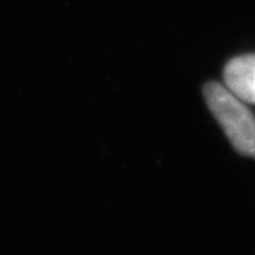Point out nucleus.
I'll use <instances>...</instances> for the list:
<instances>
[{
  "mask_svg": "<svg viewBox=\"0 0 255 255\" xmlns=\"http://www.w3.org/2000/svg\"><path fill=\"white\" fill-rule=\"evenodd\" d=\"M229 91L246 103L255 104V54L235 57L224 69Z\"/></svg>",
  "mask_w": 255,
  "mask_h": 255,
  "instance_id": "obj_2",
  "label": "nucleus"
},
{
  "mask_svg": "<svg viewBox=\"0 0 255 255\" xmlns=\"http://www.w3.org/2000/svg\"><path fill=\"white\" fill-rule=\"evenodd\" d=\"M210 111L240 154L255 158V118L232 91L210 82L203 89Z\"/></svg>",
  "mask_w": 255,
  "mask_h": 255,
  "instance_id": "obj_1",
  "label": "nucleus"
}]
</instances>
